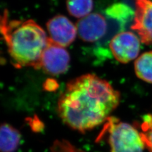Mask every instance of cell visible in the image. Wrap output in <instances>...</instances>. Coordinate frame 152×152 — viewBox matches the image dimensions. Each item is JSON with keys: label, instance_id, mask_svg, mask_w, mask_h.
I'll return each instance as SVG.
<instances>
[{"label": "cell", "instance_id": "1", "mask_svg": "<svg viewBox=\"0 0 152 152\" xmlns=\"http://www.w3.org/2000/svg\"><path fill=\"white\" fill-rule=\"evenodd\" d=\"M119 102V93L110 83L87 74L66 84L58 102V112L68 126L84 132L106 122Z\"/></svg>", "mask_w": 152, "mask_h": 152}, {"label": "cell", "instance_id": "2", "mask_svg": "<svg viewBox=\"0 0 152 152\" xmlns=\"http://www.w3.org/2000/svg\"><path fill=\"white\" fill-rule=\"evenodd\" d=\"M0 29L15 67L41 68V55L48 38L43 28L31 19L10 18L8 12L4 10L1 16Z\"/></svg>", "mask_w": 152, "mask_h": 152}, {"label": "cell", "instance_id": "3", "mask_svg": "<svg viewBox=\"0 0 152 152\" xmlns=\"http://www.w3.org/2000/svg\"><path fill=\"white\" fill-rule=\"evenodd\" d=\"M101 134H107L111 152H143L145 145L140 132L115 117L108 118Z\"/></svg>", "mask_w": 152, "mask_h": 152}, {"label": "cell", "instance_id": "4", "mask_svg": "<svg viewBox=\"0 0 152 152\" xmlns=\"http://www.w3.org/2000/svg\"><path fill=\"white\" fill-rule=\"evenodd\" d=\"M70 55L64 47L48 38L47 45L41 58V68L52 75L61 74L67 70Z\"/></svg>", "mask_w": 152, "mask_h": 152}, {"label": "cell", "instance_id": "5", "mask_svg": "<svg viewBox=\"0 0 152 152\" xmlns=\"http://www.w3.org/2000/svg\"><path fill=\"white\" fill-rule=\"evenodd\" d=\"M140 37L130 31H122L114 36L110 48L113 56L122 64L129 63L138 56L140 51Z\"/></svg>", "mask_w": 152, "mask_h": 152}, {"label": "cell", "instance_id": "6", "mask_svg": "<svg viewBox=\"0 0 152 152\" xmlns=\"http://www.w3.org/2000/svg\"><path fill=\"white\" fill-rule=\"evenodd\" d=\"M131 29L138 34L141 41L152 45V1L136 0V11Z\"/></svg>", "mask_w": 152, "mask_h": 152}, {"label": "cell", "instance_id": "7", "mask_svg": "<svg viewBox=\"0 0 152 152\" xmlns=\"http://www.w3.org/2000/svg\"><path fill=\"white\" fill-rule=\"evenodd\" d=\"M46 27L51 39L64 48L72 43L77 32V27L62 15L51 18L46 23Z\"/></svg>", "mask_w": 152, "mask_h": 152}, {"label": "cell", "instance_id": "8", "mask_svg": "<svg viewBox=\"0 0 152 152\" xmlns=\"http://www.w3.org/2000/svg\"><path fill=\"white\" fill-rule=\"evenodd\" d=\"M76 27L80 39L86 42H94L105 34L107 23L103 15L94 13L82 18Z\"/></svg>", "mask_w": 152, "mask_h": 152}, {"label": "cell", "instance_id": "9", "mask_svg": "<svg viewBox=\"0 0 152 152\" xmlns=\"http://www.w3.org/2000/svg\"><path fill=\"white\" fill-rule=\"evenodd\" d=\"M20 133L11 125L3 123L0 131V150L1 152H15L20 144Z\"/></svg>", "mask_w": 152, "mask_h": 152}, {"label": "cell", "instance_id": "10", "mask_svg": "<svg viewBox=\"0 0 152 152\" xmlns=\"http://www.w3.org/2000/svg\"><path fill=\"white\" fill-rule=\"evenodd\" d=\"M134 70L137 77L146 83H152V51L145 52L137 58Z\"/></svg>", "mask_w": 152, "mask_h": 152}, {"label": "cell", "instance_id": "11", "mask_svg": "<svg viewBox=\"0 0 152 152\" xmlns=\"http://www.w3.org/2000/svg\"><path fill=\"white\" fill-rule=\"evenodd\" d=\"M107 15L117 22L122 26H125L132 19H134V13L132 10L123 3H117L108 7L106 10Z\"/></svg>", "mask_w": 152, "mask_h": 152}, {"label": "cell", "instance_id": "12", "mask_svg": "<svg viewBox=\"0 0 152 152\" xmlns=\"http://www.w3.org/2000/svg\"><path fill=\"white\" fill-rule=\"evenodd\" d=\"M66 8L71 15L84 18L89 15L93 8V0H66Z\"/></svg>", "mask_w": 152, "mask_h": 152}, {"label": "cell", "instance_id": "13", "mask_svg": "<svg viewBox=\"0 0 152 152\" xmlns=\"http://www.w3.org/2000/svg\"><path fill=\"white\" fill-rule=\"evenodd\" d=\"M141 129V136L145 147L150 152H152V115L151 114H147L142 117Z\"/></svg>", "mask_w": 152, "mask_h": 152}, {"label": "cell", "instance_id": "14", "mask_svg": "<svg viewBox=\"0 0 152 152\" xmlns=\"http://www.w3.org/2000/svg\"><path fill=\"white\" fill-rule=\"evenodd\" d=\"M51 152H84L65 140H56L51 147Z\"/></svg>", "mask_w": 152, "mask_h": 152}]
</instances>
